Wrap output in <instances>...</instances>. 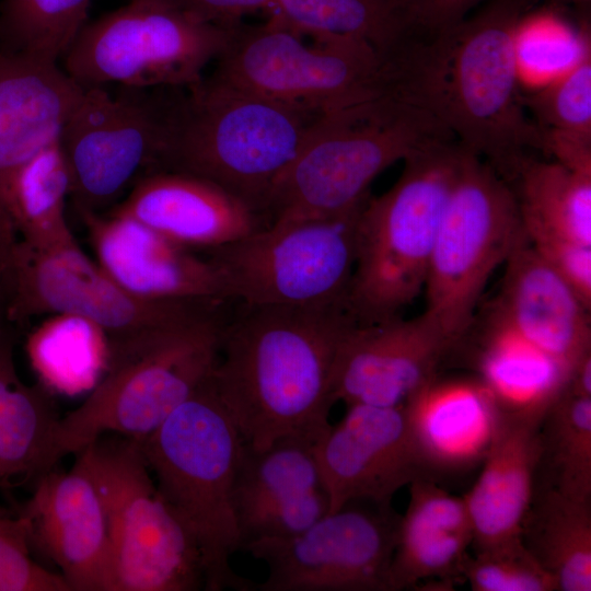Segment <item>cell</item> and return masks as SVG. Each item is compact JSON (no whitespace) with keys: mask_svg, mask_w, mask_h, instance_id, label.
I'll use <instances>...</instances> for the list:
<instances>
[{"mask_svg":"<svg viewBox=\"0 0 591 591\" xmlns=\"http://www.w3.org/2000/svg\"><path fill=\"white\" fill-rule=\"evenodd\" d=\"M314 442L291 436L262 450L243 443L233 486L241 548L256 540L294 535L328 513Z\"/></svg>","mask_w":591,"mask_h":591,"instance_id":"cell-20","label":"cell"},{"mask_svg":"<svg viewBox=\"0 0 591 591\" xmlns=\"http://www.w3.org/2000/svg\"><path fill=\"white\" fill-rule=\"evenodd\" d=\"M314 455L335 512L352 501L392 505L394 495L426 476L408 430L404 404L347 406L315 440Z\"/></svg>","mask_w":591,"mask_h":591,"instance_id":"cell-16","label":"cell"},{"mask_svg":"<svg viewBox=\"0 0 591 591\" xmlns=\"http://www.w3.org/2000/svg\"><path fill=\"white\" fill-rule=\"evenodd\" d=\"M274 15L231 30L208 76L231 88L276 102L327 113L389 92L384 58L348 39L305 44Z\"/></svg>","mask_w":591,"mask_h":591,"instance_id":"cell-9","label":"cell"},{"mask_svg":"<svg viewBox=\"0 0 591 591\" xmlns=\"http://www.w3.org/2000/svg\"><path fill=\"white\" fill-rule=\"evenodd\" d=\"M474 591H557V583L522 541L475 552L462 571Z\"/></svg>","mask_w":591,"mask_h":591,"instance_id":"cell-37","label":"cell"},{"mask_svg":"<svg viewBox=\"0 0 591 591\" xmlns=\"http://www.w3.org/2000/svg\"><path fill=\"white\" fill-rule=\"evenodd\" d=\"M83 89L58 63L0 50V255L18 242L7 196L15 173L56 140Z\"/></svg>","mask_w":591,"mask_h":591,"instance_id":"cell-21","label":"cell"},{"mask_svg":"<svg viewBox=\"0 0 591 591\" xmlns=\"http://www.w3.org/2000/svg\"><path fill=\"white\" fill-rule=\"evenodd\" d=\"M535 487L591 501V397L564 390L543 416Z\"/></svg>","mask_w":591,"mask_h":591,"instance_id":"cell-34","label":"cell"},{"mask_svg":"<svg viewBox=\"0 0 591 591\" xmlns=\"http://www.w3.org/2000/svg\"><path fill=\"white\" fill-rule=\"evenodd\" d=\"M11 304V273L10 257L0 255V344L15 335L14 325L10 320Z\"/></svg>","mask_w":591,"mask_h":591,"instance_id":"cell-42","label":"cell"},{"mask_svg":"<svg viewBox=\"0 0 591 591\" xmlns=\"http://www.w3.org/2000/svg\"><path fill=\"white\" fill-rule=\"evenodd\" d=\"M543 416L503 412L482 472L463 497L473 523L475 552L521 540L522 521L535 489Z\"/></svg>","mask_w":591,"mask_h":591,"instance_id":"cell-25","label":"cell"},{"mask_svg":"<svg viewBox=\"0 0 591 591\" xmlns=\"http://www.w3.org/2000/svg\"><path fill=\"white\" fill-rule=\"evenodd\" d=\"M486 0H398L409 31L418 37L456 25Z\"/></svg>","mask_w":591,"mask_h":591,"instance_id":"cell-40","label":"cell"},{"mask_svg":"<svg viewBox=\"0 0 591 591\" xmlns=\"http://www.w3.org/2000/svg\"><path fill=\"white\" fill-rule=\"evenodd\" d=\"M521 541L553 576L557 591L591 590V501L535 487Z\"/></svg>","mask_w":591,"mask_h":591,"instance_id":"cell-29","label":"cell"},{"mask_svg":"<svg viewBox=\"0 0 591 591\" xmlns=\"http://www.w3.org/2000/svg\"><path fill=\"white\" fill-rule=\"evenodd\" d=\"M322 115L204 77L171 90L161 171L211 181L266 223L275 183Z\"/></svg>","mask_w":591,"mask_h":591,"instance_id":"cell-3","label":"cell"},{"mask_svg":"<svg viewBox=\"0 0 591 591\" xmlns=\"http://www.w3.org/2000/svg\"><path fill=\"white\" fill-rule=\"evenodd\" d=\"M524 233L541 258L568 283L583 305L591 310V245L544 231L532 230Z\"/></svg>","mask_w":591,"mask_h":591,"instance_id":"cell-39","label":"cell"},{"mask_svg":"<svg viewBox=\"0 0 591 591\" xmlns=\"http://www.w3.org/2000/svg\"><path fill=\"white\" fill-rule=\"evenodd\" d=\"M267 12L314 42H362L384 60L409 37L398 0H274Z\"/></svg>","mask_w":591,"mask_h":591,"instance_id":"cell-31","label":"cell"},{"mask_svg":"<svg viewBox=\"0 0 591 591\" xmlns=\"http://www.w3.org/2000/svg\"><path fill=\"white\" fill-rule=\"evenodd\" d=\"M224 302H202L137 334L109 339L108 368L56 429L59 460L104 436L143 440L213 373Z\"/></svg>","mask_w":591,"mask_h":591,"instance_id":"cell-4","label":"cell"},{"mask_svg":"<svg viewBox=\"0 0 591 591\" xmlns=\"http://www.w3.org/2000/svg\"><path fill=\"white\" fill-rule=\"evenodd\" d=\"M171 89H83L58 136L76 211L103 212L161 171Z\"/></svg>","mask_w":591,"mask_h":591,"instance_id":"cell-12","label":"cell"},{"mask_svg":"<svg viewBox=\"0 0 591 591\" xmlns=\"http://www.w3.org/2000/svg\"><path fill=\"white\" fill-rule=\"evenodd\" d=\"M453 340L426 312L360 325L344 340L333 379V399L346 406L403 405L438 374Z\"/></svg>","mask_w":591,"mask_h":591,"instance_id":"cell-18","label":"cell"},{"mask_svg":"<svg viewBox=\"0 0 591 591\" xmlns=\"http://www.w3.org/2000/svg\"><path fill=\"white\" fill-rule=\"evenodd\" d=\"M108 212L135 219L177 245L204 252L266 227L259 213L223 187L175 171L142 176Z\"/></svg>","mask_w":591,"mask_h":591,"instance_id":"cell-22","label":"cell"},{"mask_svg":"<svg viewBox=\"0 0 591 591\" xmlns=\"http://www.w3.org/2000/svg\"><path fill=\"white\" fill-rule=\"evenodd\" d=\"M390 570L392 591L412 589L421 580L462 578L474 531L464 498L421 476L409 485Z\"/></svg>","mask_w":591,"mask_h":591,"instance_id":"cell-26","label":"cell"},{"mask_svg":"<svg viewBox=\"0 0 591 591\" xmlns=\"http://www.w3.org/2000/svg\"><path fill=\"white\" fill-rule=\"evenodd\" d=\"M99 266L121 288L153 301H229L207 254L177 245L126 216L76 211Z\"/></svg>","mask_w":591,"mask_h":591,"instance_id":"cell-19","label":"cell"},{"mask_svg":"<svg viewBox=\"0 0 591 591\" xmlns=\"http://www.w3.org/2000/svg\"><path fill=\"white\" fill-rule=\"evenodd\" d=\"M514 178L524 231H544L591 245V175L556 161L526 158Z\"/></svg>","mask_w":591,"mask_h":591,"instance_id":"cell-33","label":"cell"},{"mask_svg":"<svg viewBox=\"0 0 591 591\" xmlns=\"http://www.w3.org/2000/svg\"><path fill=\"white\" fill-rule=\"evenodd\" d=\"M10 320L72 314L100 325L109 339L127 337L175 318L206 302L153 301L116 283L77 241L36 247L18 241L11 257Z\"/></svg>","mask_w":591,"mask_h":591,"instance_id":"cell-15","label":"cell"},{"mask_svg":"<svg viewBox=\"0 0 591 591\" xmlns=\"http://www.w3.org/2000/svg\"><path fill=\"white\" fill-rule=\"evenodd\" d=\"M69 471L54 467L14 511L33 551L48 557L71 591H108L109 521L103 494L79 453Z\"/></svg>","mask_w":591,"mask_h":591,"instance_id":"cell-17","label":"cell"},{"mask_svg":"<svg viewBox=\"0 0 591 591\" xmlns=\"http://www.w3.org/2000/svg\"><path fill=\"white\" fill-rule=\"evenodd\" d=\"M450 139L429 112L394 93L327 112L275 183L266 224L346 213L368 200L371 183L389 166Z\"/></svg>","mask_w":591,"mask_h":591,"instance_id":"cell-5","label":"cell"},{"mask_svg":"<svg viewBox=\"0 0 591 591\" xmlns=\"http://www.w3.org/2000/svg\"><path fill=\"white\" fill-rule=\"evenodd\" d=\"M94 440L79 454L109 521L108 591L206 590L198 545L161 495L137 440Z\"/></svg>","mask_w":591,"mask_h":591,"instance_id":"cell-8","label":"cell"},{"mask_svg":"<svg viewBox=\"0 0 591 591\" xmlns=\"http://www.w3.org/2000/svg\"><path fill=\"white\" fill-rule=\"evenodd\" d=\"M536 0H488L477 13L387 60L392 93L426 109L500 176H514L542 136L520 93L517 34Z\"/></svg>","mask_w":591,"mask_h":591,"instance_id":"cell-1","label":"cell"},{"mask_svg":"<svg viewBox=\"0 0 591 591\" xmlns=\"http://www.w3.org/2000/svg\"><path fill=\"white\" fill-rule=\"evenodd\" d=\"M25 352L39 385L50 394L76 397L100 383L108 368L111 345L96 323L53 314L28 332Z\"/></svg>","mask_w":591,"mask_h":591,"instance_id":"cell-30","label":"cell"},{"mask_svg":"<svg viewBox=\"0 0 591 591\" xmlns=\"http://www.w3.org/2000/svg\"><path fill=\"white\" fill-rule=\"evenodd\" d=\"M564 1L572 2V3H576V4H589L590 3V0H564Z\"/></svg>","mask_w":591,"mask_h":591,"instance_id":"cell-44","label":"cell"},{"mask_svg":"<svg viewBox=\"0 0 591 591\" xmlns=\"http://www.w3.org/2000/svg\"><path fill=\"white\" fill-rule=\"evenodd\" d=\"M68 167L58 138L33 155L13 176L8 212L18 241L48 247L74 241L66 218Z\"/></svg>","mask_w":591,"mask_h":591,"instance_id":"cell-32","label":"cell"},{"mask_svg":"<svg viewBox=\"0 0 591 591\" xmlns=\"http://www.w3.org/2000/svg\"><path fill=\"white\" fill-rule=\"evenodd\" d=\"M366 202L332 218L269 224L206 252L222 274L229 300L246 305L347 301Z\"/></svg>","mask_w":591,"mask_h":591,"instance_id":"cell-13","label":"cell"},{"mask_svg":"<svg viewBox=\"0 0 591 591\" xmlns=\"http://www.w3.org/2000/svg\"><path fill=\"white\" fill-rule=\"evenodd\" d=\"M232 28L204 22L166 0H129L85 24L61 58L62 69L83 89L187 88L205 77Z\"/></svg>","mask_w":591,"mask_h":591,"instance_id":"cell-10","label":"cell"},{"mask_svg":"<svg viewBox=\"0 0 591 591\" xmlns=\"http://www.w3.org/2000/svg\"><path fill=\"white\" fill-rule=\"evenodd\" d=\"M197 19L223 27L232 28L242 19L256 11H268L274 0H166Z\"/></svg>","mask_w":591,"mask_h":591,"instance_id":"cell-41","label":"cell"},{"mask_svg":"<svg viewBox=\"0 0 591 591\" xmlns=\"http://www.w3.org/2000/svg\"><path fill=\"white\" fill-rule=\"evenodd\" d=\"M565 390L573 395L591 397V352L572 367Z\"/></svg>","mask_w":591,"mask_h":591,"instance_id":"cell-43","label":"cell"},{"mask_svg":"<svg viewBox=\"0 0 591 591\" xmlns=\"http://www.w3.org/2000/svg\"><path fill=\"white\" fill-rule=\"evenodd\" d=\"M399 519L392 505L352 501L294 535L241 551L266 566L258 591H392Z\"/></svg>","mask_w":591,"mask_h":591,"instance_id":"cell-14","label":"cell"},{"mask_svg":"<svg viewBox=\"0 0 591 591\" xmlns=\"http://www.w3.org/2000/svg\"><path fill=\"white\" fill-rule=\"evenodd\" d=\"M23 518L0 510V591H71L59 572L32 556Z\"/></svg>","mask_w":591,"mask_h":591,"instance_id":"cell-38","label":"cell"},{"mask_svg":"<svg viewBox=\"0 0 591 591\" xmlns=\"http://www.w3.org/2000/svg\"><path fill=\"white\" fill-rule=\"evenodd\" d=\"M505 266L501 290L490 312L572 368L591 352L590 310L541 258L524 231Z\"/></svg>","mask_w":591,"mask_h":591,"instance_id":"cell-24","label":"cell"},{"mask_svg":"<svg viewBox=\"0 0 591 591\" xmlns=\"http://www.w3.org/2000/svg\"><path fill=\"white\" fill-rule=\"evenodd\" d=\"M522 235L514 192L463 147L424 287L425 312L456 343L472 328L488 279Z\"/></svg>","mask_w":591,"mask_h":591,"instance_id":"cell-11","label":"cell"},{"mask_svg":"<svg viewBox=\"0 0 591 591\" xmlns=\"http://www.w3.org/2000/svg\"><path fill=\"white\" fill-rule=\"evenodd\" d=\"M138 442L161 495L198 545L206 590L255 591L231 566L241 548L233 486L244 442L212 374Z\"/></svg>","mask_w":591,"mask_h":591,"instance_id":"cell-6","label":"cell"},{"mask_svg":"<svg viewBox=\"0 0 591 591\" xmlns=\"http://www.w3.org/2000/svg\"><path fill=\"white\" fill-rule=\"evenodd\" d=\"M357 324L347 301L241 304L227 318L212 381L246 445L318 438L331 424L340 347Z\"/></svg>","mask_w":591,"mask_h":591,"instance_id":"cell-2","label":"cell"},{"mask_svg":"<svg viewBox=\"0 0 591 591\" xmlns=\"http://www.w3.org/2000/svg\"><path fill=\"white\" fill-rule=\"evenodd\" d=\"M12 335L0 344V488L35 483L55 467L57 415L51 394L20 378Z\"/></svg>","mask_w":591,"mask_h":591,"instance_id":"cell-27","label":"cell"},{"mask_svg":"<svg viewBox=\"0 0 591 591\" xmlns=\"http://www.w3.org/2000/svg\"><path fill=\"white\" fill-rule=\"evenodd\" d=\"M523 103L535 115L540 132L591 142V50Z\"/></svg>","mask_w":591,"mask_h":591,"instance_id":"cell-36","label":"cell"},{"mask_svg":"<svg viewBox=\"0 0 591 591\" xmlns=\"http://www.w3.org/2000/svg\"><path fill=\"white\" fill-rule=\"evenodd\" d=\"M463 147L443 140L403 162L393 186L369 197L356 229L347 304L358 324L401 316L425 287L439 223Z\"/></svg>","mask_w":591,"mask_h":591,"instance_id":"cell-7","label":"cell"},{"mask_svg":"<svg viewBox=\"0 0 591 591\" xmlns=\"http://www.w3.org/2000/svg\"><path fill=\"white\" fill-rule=\"evenodd\" d=\"M410 438L426 476L464 473L485 460L503 410L476 378H440L404 403Z\"/></svg>","mask_w":591,"mask_h":591,"instance_id":"cell-23","label":"cell"},{"mask_svg":"<svg viewBox=\"0 0 591 591\" xmlns=\"http://www.w3.org/2000/svg\"><path fill=\"white\" fill-rule=\"evenodd\" d=\"M489 313L477 357L478 378L505 413L544 414L565 390L572 368Z\"/></svg>","mask_w":591,"mask_h":591,"instance_id":"cell-28","label":"cell"},{"mask_svg":"<svg viewBox=\"0 0 591 591\" xmlns=\"http://www.w3.org/2000/svg\"><path fill=\"white\" fill-rule=\"evenodd\" d=\"M91 0H2L0 50L58 63L89 22Z\"/></svg>","mask_w":591,"mask_h":591,"instance_id":"cell-35","label":"cell"}]
</instances>
